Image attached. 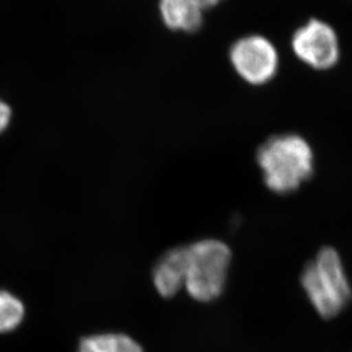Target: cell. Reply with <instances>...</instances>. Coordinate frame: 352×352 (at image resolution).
Wrapping results in <instances>:
<instances>
[{"label": "cell", "mask_w": 352, "mask_h": 352, "mask_svg": "<svg viewBox=\"0 0 352 352\" xmlns=\"http://www.w3.org/2000/svg\"><path fill=\"white\" fill-rule=\"evenodd\" d=\"M221 1H222V0H196V3H198L205 12L217 6Z\"/></svg>", "instance_id": "cell-11"}, {"label": "cell", "mask_w": 352, "mask_h": 352, "mask_svg": "<svg viewBox=\"0 0 352 352\" xmlns=\"http://www.w3.org/2000/svg\"><path fill=\"white\" fill-rule=\"evenodd\" d=\"M186 248L167 251L153 269V284L164 298H172L186 285Z\"/></svg>", "instance_id": "cell-6"}, {"label": "cell", "mask_w": 352, "mask_h": 352, "mask_svg": "<svg viewBox=\"0 0 352 352\" xmlns=\"http://www.w3.org/2000/svg\"><path fill=\"white\" fill-rule=\"evenodd\" d=\"M24 308L20 300L6 292L0 291V333L10 332L23 318Z\"/></svg>", "instance_id": "cell-9"}, {"label": "cell", "mask_w": 352, "mask_h": 352, "mask_svg": "<svg viewBox=\"0 0 352 352\" xmlns=\"http://www.w3.org/2000/svg\"><path fill=\"white\" fill-rule=\"evenodd\" d=\"M258 163L264 182L276 193L294 191L314 173L311 146L296 134H281L265 141L258 149Z\"/></svg>", "instance_id": "cell-1"}, {"label": "cell", "mask_w": 352, "mask_h": 352, "mask_svg": "<svg viewBox=\"0 0 352 352\" xmlns=\"http://www.w3.org/2000/svg\"><path fill=\"white\" fill-rule=\"evenodd\" d=\"M79 352H143L139 343L125 334H98L82 340Z\"/></svg>", "instance_id": "cell-8"}, {"label": "cell", "mask_w": 352, "mask_h": 352, "mask_svg": "<svg viewBox=\"0 0 352 352\" xmlns=\"http://www.w3.org/2000/svg\"><path fill=\"white\" fill-rule=\"evenodd\" d=\"M291 47L302 63L320 72L334 68L341 56L336 31L319 19H311L294 31Z\"/></svg>", "instance_id": "cell-5"}, {"label": "cell", "mask_w": 352, "mask_h": 352, "mask_svg": "<svg viewBox=\"0 0 352 352\" xmlns=\"http://www.w3.org/2000/svg\"><path fill=\"white\" fill-rule=\"evenodd\" d=\"M301 281L311 305L322 318L339 315L351 298L342 260L334 248H322L305 267Z\"/></svg>", "instance_id": "cell-2"}, {"label": "cell", "mask_w": 352, "mask_h": 352, "mask_svg": "<svg viewBox=\"0 0 352 352\" xmlns=\"http://www.w3.org/2000/svg\"><path fill=\"white\" fill-rule=\"evenodd\" d=\"M229 60L236 74L253 86L270 82L280 65L277 47L262 34H248L234 41L229 51Z\"/></svg>", "instance_id": "cell-4"}, {"label": "cell", "mask_w": 352, "mask_h": 352, "mask_svg": "<svg viewBox=\"0 0 352 352\" xmlns=\"http://www.w3.org/2000/svg\"><path fill=\"white\" fill-rule=\"evenodd\" d=\"M10 115H12V111H10V107L6 103L0 101V133L3 132V129H6L7 125H8Z\"/></svg>", "instance_id": "cell-10"}, {"label": "cell", "mask_w": 352, "mask_h": 352, "mask_svg": "<svg viewBox=\"0 0 352 352\" xmlns=\"http://www.w3.org/2000/svg\"><path fill=\"white\" fill-rule=\"evenodd\" d=\"M231 261L230 248L217 239H205L186 246L184 287L197 301L219 298L227 281Z\"/></svg>", "instance_id": "cell-3"}, {"label": "cell", "mask_w": 352, "mask_h": 352, "mask_svg": "<svg viewBox=\"0 0 352 352\" xmlns=\"http://www.w3.org/2000/svg\"><path fill=\"white\" fill-rule=\"evenodd\" d=\"M160 17L170 30L195 34L204 25L205 10L196 0H160Z\"/></svg>", "instance_id": "cell-7"}]
</instances>
